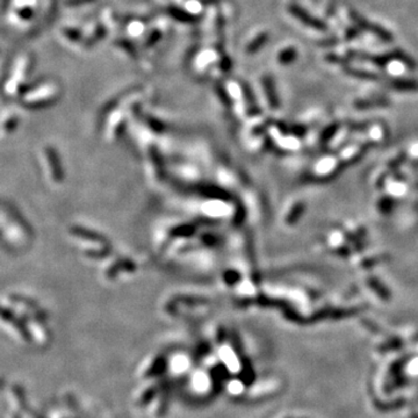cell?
<instances>
[{
	"label": "cell",
	"instance_id": "cell-1",
	"mask_svg": "<svg viewBox=\"0 0 418 418\" xmlns=\"http://www.w3.org/2000/svg\"><path fill=\"white\" fill-rule=\"evenodd\" d=\"M2 222L8 240H12V243L15 244L27 242L29 231L27 233V228L24 225V222H21L18 217H12L11 214L8 215L6 213H2Z\"/></svg>",
	"mask_w": 418,
	"mask_h": 418
},
{
	"label": "cell",
	"instance_id": "cell-2",
	"mask_svg": "<svg viewBox=\"0 0 418 418\" xmlns=\"http://www.w3.org/2000/svg\"><path fill=\"white\" fill-rule=\"evenodd\" d=\"M0 326L19 342H27L28 339V333L22 326L21 322L3 307H0Z\"/></svg>",
	"mask_w": 418,
	"mask_h": 418
},
{
	"label": "cell",
	"instance_id": "cell-3",
	"mask_svg": "<svg viewBox=\"0 0 418 418\" xmlns=\"http://www.w3.org/2000/svg\"><path fill=\"white\" fill-rule=\"evenodd\" d=\"M12 306L14 307L21 315L26 317H29L30 320H41L43 321L45 319L44 312L36 306V304L30 301V300L24 299L21 297H12L11 299Z\"/></svg>",
	"mask_w": 418,
	"mask_h": 418
},
{
	"label": "cell",
	"instance_id": "cell-4",
	"mask_svg": "<svg viewBox=\"0 0 418 418\" xmlns=\"http://www.w3.org/2000/svg\"><path fill=\"white\" fill-rule=\"evenodd\" d=\"M43 160L45 163V170H48L49 178L53 181H60L61 179V170L60 163H58L57 156L55 151L51 148L43 149Z\"/></svg>",
	"mask_w": 418,
	"mask_h": 418
},
{
	"label": "cell",
	"instance_id": "cell-5",
	"mask_svg": "<svg viewBox=\"0 0 418 418\" xmlns=\"http://www.w3.org/2000/svg\"><path fill=\"white\" fill-rule=\"evenodd\" d=\"M351 18L352 20L356 22V25L359 27V28L361 29H366V30H370V31H373V33L378 36L379 39L384 40V41H389L393 40V36L390 33H388L387 30H385L384 28H381L379 26H375V25H371L370 22H367L366 20H363V18H361L359 14H357L356 12H352L351 13Z\"/></svg>",
	"mask_w": 418,
	"mask_h": 418
},
{
	"label": "cell",
	"instance_id": "cell-6",
	"mask_svg": "<svg viewBox=\"0 0 418 418\" xmlns=\"http://www.w3.org/2000/svg\"><path fill=\"white\" fill-rule=\"evenodd\" d=\"M292 12L295 16H298L300 20L303 21L304 24H307L308 26L312 27V28L315 29H320V30H325L326 29V26L323 24V22L315 19V18H312L306 13L304 11H302L300 7H293L292 8Z\"/></svg>",
	"mask_w": 418,
	"mask_h": 418
},
{
	"label": "cell",
	"instance_id": "cell-7",
	"mask_svg": "<svg viewBox=\"0 0 418 418\" xmlns=\"http://www.w3.org/2000/svg\"><path fill=\"white\" fill-rule=\"evenodd\" d=\"M390 86L398 91H416L418 90V83L411 79H395L390 81Z\"/></svg>",
	"mask_w": 418,
	"mask_h": 418
},
{
	"label": "cell",
	"instance_id": "cell-8",
	"mask_svg": "<svg viewBox=\"0 0 418 418\" xmlns=\"http://www.w3.org/2000/svg\"><path fill=\"white\" fill-rule=\"evenodd\" d=\"M16 124H18V121H16L15 116L8 115L7 117H5L4 121L2 122V126H0V135L2 136L10 135L13 131V129L15 128Z\"/></svg>",
	"mask_w": 418,
	"mask_h": 418
},
{
	"label": "cell",
	"instance_id": "cell-9",
	"mask_svg": "<svg viewBox=\"0 0 418 418\" xmlns=\"http://www.w3.org/2000/svg\"><path fill=\"white\" fill-rule=\"evenodd\" d=\"M346 72L350 76L357 77V78L360 79H366V80H376L379 78L375 74H372V72H366V71H360L357 69H346Z\"/></svg>",
	"mask_w": 418,
	"mask_h": 418
},
{
	"label": "cell",
	"instance_id": "cell-10",
	"mask_svg": "<svg viewBox=\"0 0 418 418\" xmlns=\"http://www.w3.org/2000/svg\"><path fill=\"white\" fill-rule=\"evenodd\" d=\"M388 106V102L386 100H370V101H358L356 107L358 108H370V107H382Z\"/></svg>",
	"mask_w": 418,
	"mask_h": 418
},
{
	"label": "cell",
	"instance_id": "cell-11",
	"mask_svg": "<svg viewBox=\"0 0 418 418\" xmlns=\"http://www.w3.org/2000/svg\"><path fill=\"white\" fill-rule=\"evenodd\" d=\"M370 285L375 289V292L378 293L381 298H384V299H387V298H388V292H387V290H386V289L384 288L382 285H380V283H378V281L374 280V278H371V279H370Z\"/></svg>",
	"mask_w": 418,
	"mask_h": 418
},
{
	"label": "cell",
	"instance_id": "cell-12",
	"mask_svg": "<svg viewBox=\"0 0 418 418\" xmlns=\"http://www.w3.org/2000/svg\"><path fill=\"white\" fill-rule=\"evenodd\" d=\"M295 57H297V53H295V50L294 49H287L283 54V57H281V62H284V63L292 62Z\"/></svg>",
	"mask_w": 418,
	"mask_h": 418
},
{
	"label": "cell",
	"instance_id": "cell-13",
	"mask_svg": "<svg viewBox=\"0 0 418 418\" xmlns=\"http://www.w3.org/2000/svg\"><path fill=\"white\" fill-rule=\"evenodd\" d=\"M357 35H358V30H357L356 28H351L350 30H347L346 39H347V40H351V39L354 38V36H357Z\"/></svg>",
	"mask_w": 418,
	"mask_h": 418
},
{
	"label": "cell",
	"instance_id": "cell-14",
	"mask_svg": "<svg viewBox=\"0 0 418 418\" xmlns=\"http://www.w3.org/2000/svg\"><path fill=\"white\" fill-rule=\"evenodd\" d=\"M11 418H18V417H15V416H12Z\"/></svg>",
	"mask_w": 418,
	"mask_h": 418
}]
</instances>
